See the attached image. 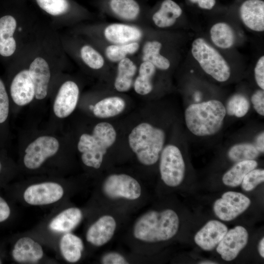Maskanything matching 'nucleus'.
I'll use <instances>...</instances> for the list:
<instances>
[{"label":"nucleus","instance_id":"f257e3e1","mask_svg":"<svg viewBox=\"0 0 264 264\" xmlns=\"http://www.w3.org/2000/svg\"><path fill=\"white\" fill-rule=\"evenodd\" d=\"M24 48L28 71L35 88L32 106H37L49 100L54 82L68 66V56L62 46L58 30L45 21H43Z\"/></svg>","mask_w":264,"mask_h":264},{"label":"nucleus","instance_id":"f03ea898","mask_svg":"<svg viewBox=\"0 0 264 264\" xmlns=\"http://www.w3.org/2000/svg\"><path fill=\"white\" fill-rule=\"evenodd\" d=\"M68 135L62 128L39 127L31 123L20 132L19 145L24 168L36 171L47 161L57 157L69 144Z\"/></svg>","mask_w":264,"mask_h":264},{"label":"nucleus","instance_id":"7ed1b4c3","mask_svg":"<svg viewBox=\"0 0 264 264\" xmlns=\"http://www.w3.org/2000/svg\"><path fill=\"white\" fill-rule=\"evenodd\" d=\"M43 22L22 12L0 15V60L9 64Z\"/></svg>","mask_w":264,"mask_h":264},{"label":"nucleus","instance_id":"20e7f679","mask_svg":"<svg viewBox=\"0 0 264 264\" xmlns=\"http://www.w3.org/2000/svg\"><path fill=\"white\" fill-rule=\"evenodd\" d=\"M80 96V87L76 81L65 72L54 82L50 91L48 126L62 128V122L75 110Z\"/></svg>","mask_w":264,"mask_h":264},{"label":"nucleus","instance_id":"39448f33","mask_svg":"<svg viewBox=\"0 0 264 264\" xmlns=\"http://www.w3.org/2000/svg\"><path fill=\"white\" fill-rule=\"evenodd\" d=\"M116 132L108 122H100L93 128L90 133L84 132L78 137L76 148L81 159L86 166L99 169L108 149L114 143Z\"/></svg>","mask_w":264,"mask_h":264},{"label":"nucleus","instance_id":"423d86ee","mask_svg":"<svg viewBox=\"0 0 264 264\" xmlns=\"http://www.w3.org/2000/svg\"><path fill=\"white\" fill-rule=\"evenodd\" d=\"M179 225L178 217L173 210L150 211L137 220L133 234L137 239L146 242L167 241L176 235Z\"/></svg>","mask_w":264,"mask_h":264},{"label":"nucleus","instance_id":"0eeeda50","mask_svg":"<svg viewBox=\"0 0 264 264\" xmlns=\"http://www.w3.org/2000/svg\"><path fill=\"white\" fill-rule=\"evenodd\" d=\"M225 107L217 100L190 105L185 111L188 130L198 136L216 134L221 128L226 115Z\"/></svg>","mask_w":264,"mask_h":264},{"label":"nucleus","instance_id":"6e6552de","mask_svg":"<svg viewBox=\"0 0 264 264\" xmlns=\"http://www.w3.org/2000/svg\"><path fill=\"white\" fill-rule=\"evenodd\" d=\"M7 66L9 79L6 86L10 102L17 110L32 105L35 97V88L27 67L24 47Z\"/></svg>","mask_w":264,"mask_h":264},{"label":"nucleus","instance_id":"1a4fd4ad","mask_svg":"<svg viewBox=\"0 0 264 264\" xmlns=\"http://www.w3.org/2000/svg\"><path fill=\"white\" fill-rule=\"evenodd\" d=\"M165 138V132L162 130L149 123H142L132 130L128 141L139 162L150 166L158 160L163 148Z\"/></svg>","mask_w":264,"mask_h":264},{"label":"nucleus","instance_id":"9d476101","mask_svg":"<svg viewBox=\"0 0 264 264\" xmlns=\"http://www.w3.org/2000/svg\"><path fill=\"white\" fill-rule=\"evenodd\" d=\"M191 52L202 69L214 79L222 82L229 78L231 72L228 63L204 39L199 38L194 40Z\"/></svg>","mask_w":264,"mask_h":264},{"label":"nucleus","instance_id":"9b49d317","mask_svg":"<svg viewBox=\"0 0 264 264\" xmlns=\"http://www.w3.org/2000/svg\"><path fill=\"white\" fill-rule=\"evenodd\" d=\"M39 7L49 17L48 22L58 30L75 26L87 16L74 11L69 0H35Z\"/></svg>","mask_w":264,"mask_h":264},{"label":"nucleus","instance_id":"f8f14e48","mask_svg":"<svg viewBox=\"0 0 264 264\" xmlns=\"http://www.w3.org/2000/svg\"><path fill=\"white\" fill-rule=\"evenodd\" d=\"M159 170L163 182L170 187H176L183 181L185 166L179 149L173 145L163 148L160 153Z\"/></svg>","mask_w":264,"mask_h":264},{"label":"nucleus","instance_id":"ddd939ff","mask_svg":"<svg viewBox=\"0 0 264 264\" xmlns=\"http://www.w3.org/2000/svg\"><path fill=\"white\" fill-rule=\"evenodd\" d=\"M103 190L110 198H123L130 200L138 198L141 193L138 182L126 174H113L109 176L103 184Z\"/></svg>","mask_w":264,"mask_h":264},{"label":"nucleus","instance_id":"4468645a","mask_svg":"<svg viewBox=\"0 0 264 264\" xmlns=\"http://www.w3.org/2000/svg\"><path fill=\"white\" fill-rule=\"evenodd\" d=\"M250 203V199L244 195L237 192L228 191L215 201L213 210L220 219L230 221L244 212Z\"/></svg>","mask_w":264,"mask_h":264},{"label":"nucleus","instance_id":"2eb2a0df","mask_svg":"<svg viewBox=\"0 0 264 264\" xmlns=\"http://www.w3.org/2000/svg\"><path fill=\"white\" fill-rule=\"evenodd\" d=\"M64 195L62 186L54 182H44L30 185L23 193L24 200L32 205H43L54 203Z\"/></svg>","mask_w":264,"mask_h":264},{"label":"nucleus","instance_id":"dca6fc26","mask_svg":"<svg viewBox=\"0 0 264 264\" xmlns=\"http://www.w3.org/2000/svg\"><path fill=\"white\" fill-rule=\"evenodd\" d=\"M248 238L246 229L243 226H237L227 231L216 247V250L224 261H232L246 246Z\"/></svg>","mask_w":264,"mask_h":264},{"label":"nucleus","instance_id":"f3484780","mask_svg":"<svg viewBox=\"0 0 264 264\" xmlns=\"http://www.w3.org/2000/svg\"><path fill=\"white\" fill-rule=\"evenodd\" d=\"M101 34L108 43L115 44L139 42L143 35L141 29L136 26L118 22L107 25Z\"/></svg>","mask_w":264,"mask_h":264},{"label":"nucleus","instance_id":"a211bd4d","mask_svg":"<svg viewBox=\"0 0 264 264\" xmlns=\"http://www.w3.org/2000/svg\"><path fill=\"white\" fill-rule=\"evenodd\" d=\"M228 231L227 227L217 220L207 222L195 235V243L205 251L217 246Z\"/></svg>","mask_w":264,"mask_h":264},{"label":"nucleus","instance_id":"6ab92c4d","mask_svg":"<svg viewBox=\"0 0 264 264\" xmlns=\"http://www.w3.org/2000/svg\"><path fill=\"white\" fill-rule=\"evenodd\" d=\"M116 226L115 220L112 217L103 216L88 228L86 234L87 241L95 246L103 245L111 239Z\"/></svg>","mask_w":264,"mask_h":264},{"label":"nucleus","instance_id":"aec40b11","mask_svg":"<svg viewBox=\"0 0 264 264\" xmlns=\"http://www.w3.org/2000/svg\"><path fill=\"white\" fill-rule=\"evenodd\" d=\"M243 23L250 29L262 32L264 30V2L262 0H247L240 9Z\"/></svg>","mask_w":264,"mask_h":264},{"label":"nucleus","instance_id":"412c9836","mask_svg":"<svg viewBox=\"0 0 264 264\" xmlns=\"http://www.w3.org/2000/svg\"><path fill=\"white\" fill-rule=\"evenodd\" d=\"M44 255L41 245L29 237H22L15 243L12 251L13 259L19 263H34Z\"/></svg>","mask_w":264,"mask_h":264},{"label":"nucleus","instance_id":"4be33fe9","mask_svg":"<svg viewBox=\"0 0 264 264\" xmlns=\"http://www.w3.org/2000/svg\"><path fill=\"white\" fill-rule=\"evenodd\" d=\"M125 100L118 96H111L103 99L94 105H89L88 109L93 114L99 118H107L116 116L125 109Z\"/></svg>","mask_w":264,"mask_h":264},{"label":"nucleus","instance_id":"5701e85b","mask_svg":"<svg viewBox=\"0 0 264 264\" xmlns=\"http://www.w3.org/2000/svg\"><path fill=\"white\" fill-rule=\"evenodd\" d=\"M82 218V213L79 209L69 208L53 219L49 223V228L56 232H68L80 223Z\"/></svg>","mask_w":264,"mask_h":264},{"label":"nucleus","instance_id":"b1692460","mask_svg":"<svg viewBox=\"0 0 264 264\" xmlns=\"http://www.w3.org/2000/svg\"><path fill=\"white\" fill-rule=\"evenodd\" d=\"M117 74L114 86L119 92L129 90L133 83V78L137 71V66L134 62L126 57L117 63Z\"/></svg>","mask_w":264,"mask_h":264},{"label":"nucleus","instance_id":"393cba45","mask_svg":"<svg viewBox=\"0 0 264 264\" xmlns=\"http://www.w3.org/2000/svg\"><path fill=\"white\" fill-rule=\"evenodd\" d=\"M181 14V8L176 2L164 0L159 10L153 15L152 20L156 26L167 28L173 25Z\"/></svg>","mask_w":264,"mask_h":264},{"label":"nucleus","instance_id":"a878e982","mask_svg":"<svg viewBox=\"0 0 264 264\" xmlns=\"http://www.w3.org/2000/svg\"><path fill=\"white\" fill-rule=\"evenodd\" d=\"M162 44L157 41H148L142 47V60L152 63L156 68L165 70L170 66V61L160 54Z\"/></svg>","mask_w":264,"mask_h":264},{"label":"nucleus","instance_id":"bb28decb","mask_svg":"<svg viewBox=\"0 0 264 264\" xmlns=\"http://www.w3.org/2000/svg\"><path fill=\"white\" fill-rule=\"evenodd\" d=\"M60 248L62 256L66 261L75 263L81 257L84 244L79 237L71 233H66L61 239Z\"/></svg>","mask_w":264,"mask_h":264},{"label":"nucleus","instance_id":"cd10ccee","mask_svg":"<svg viewBox=\"0 0 264 264\" xmlns=\"http://www.w3.org/2000/svg\"><path fill=\"white\" fill-rule=\"evenodd\" d=\"M156 67L151 63L142 61L138 69V75L133 82V88L138 94L145 95L153 90L152 79Z\"/></svg>","mask_w":264,"mask_h":264},{"label":"nucleus","instance_id":"c85d7f7f","mask_svg":"<svg viewBox=\"0 0 264 264\" xmlns=\"http://www.w3.org/2000/svg\"><path fill=\"white\" fill-rule=\"evenodd\" d=\"M257 165V162L254 160L238 162L224 174L222 182L225 185L237 187L241 184L245 176Z\"/></svg>","mask_w":264,"mask_h":264},{"label":"nucleus","instance_id":"c756f323","mask_svg":"<svg viewBox=\"0 0 264 264\" xmlns=\"http://www.w3.org/2000/svg\"><path fill=\"white\" fill-rule=\"evenodd\" d=\"M210 36L216 46L223 49L231 47L236 38L232 27L225 22H218L213 25L210 29Z\"/></svg>","mask_w":264,"mask_h":264},{"label":"nucleus","instance_id":"7c9ffc66","mask_svg":"<svg viewBox=\"0 0 264 264\" xmlns=\"http://www.w3.org/2000/svg\"><path fill=\"white\" fill-rule=\"evenodd\" d=\"M110 6L118 17L126 21H132L138 17L140 8L135 0H110Z\"/></svg>","mask_w":264,"mask_h":264},{"label":"nucleus","instance_id":"2f4dec72","mask_svg":"<svg viewBox=\"0 0 264 264\" xmlns=\"http://www.w3.org/2000/svg\"><path fill=\"white\" fill-rule=\"evenodd\" d=\"M139 47V42L120 44H110L106 47L104 54L109 61L118 63L128 55L136 53Z\"/></svg>","mask_w":264,"mask_h":264},{"label":"nucleus","instance_id":"473e14b6","mask_svg":"<svg viewBox=\"0 0 264 264\" xmlns=\"http://www.w3.org/2000/svg\"><path fill=\"white\" fill-rule=\"evenodd\" d=\"M260 153L254 144L243 143L233 146L228 152V156L231 161L238 162L254 160Z\"/></svg>","mask_w":264,"mask_h":264},{"label":"nucleus","instance_id":"72a5a7b5","mask_svg":"<svg viewBox=\"0 0 264 264\" xmlns=\"http://www.w3.org/2000/svg\"><path fill=\"white\" fill-rule=\"evenodd\" d=\"M249 107V102L245 96L236 94L228 101L225 108L226 113L229 115L242 117L247 113Z\"/></svg>","mask_w":264,"mask_h":264},{"label":"nucleus","instance_id":"f704fd0d","mask_svg":"<svg viewBox=\"0 0 264 264\" xmlns=\"http://www.w3.org/2000/svg\"><path fill=\"white\" fill-rule=\"evenodd\" d=\"M10 104L6 85L0 78V125L5 124L9 118Z\"/></svg>","mask_w":264,"mask_h":264},{"label":"nucleus","instance_id":"c9c22d12","mask_svg":"<svg viewBox=\"0 0 264 264\" xmlns=\"http://www.w3.org/2000/svg\"><path fill=\"white\" fill-rule=\"evenodd\" d=\"M264 181V169L255 168L245 176L241 184L244 191L248 192L253 190Z\"/></svg>","mask_w":264,"mask_h":264},{"label":"nucleus","instance_id":"e433bc0d","mask_svg":"<svg viewBox=\"0 0 264 264\" xmlns=\"http://www.w3.org/2000/svg\"><path fill=\"white\" fill-rule=\"evenodd\" d=\"M253 107L257 112L261 115H264V89L256 91L251 98Z\"/></svg>","mask_w":264,"mask_h":264},{"label":"nucleus","instance_id":"4c0bfd02","mask_svg":"<svg viewBox=\"0 0 264 264\" xmlns=\"http://www.w3.org/2000/svg\"><path fill=\"white\" fill-rule=\"evenodd\" d=\"M254 75L258 86L264 89V56H261L258 60L254 69Z\"/></svg>","mask_w":264,"mask_h":264},{"label":"nucleus","instance_id":"58836bf2","mask_svg":"<svg viewBox=\"0 0 264 264\" xmlns=\"http://www.w3.org/2000/svg\"><path fill=\"white\" fill-rule=\"evenodd\" d=\"M101 262L104 264H128L125 258L116 252H110L104 255Z\"/></svg>","mask_w":264,"mask_h":264},{"label":"nucleus","instance_id":"ea45409f","mask_svg":"<svg viewBox=\"0 0 264 264\" xmlns=\"http://www.w3.org/2000/svg\"><path fill=\"white\" fill-rule=\"evenodd\" d=\"M10 214V209L8 204L0 197V222L5 220Z\"/></svg>","mask_w":264,"mask_h":264},{"label":"nucleus","instance_id":"a19ab883","mask_svg":"<svg viewBox=\"0 0 264 264\" xmlns=\"http://www.w3.org/2000/svg\"><path fill=\"white\" fill-rule=\"evenodd\" d=\"M193 3H197L199 7L210 10L215 5L216 0H190Z\"/></svg>","mask_w":264,"mask_h":264},{"label":"nucleus","instance_id":"79ce46f5","mask_svg":"<svg viewBox=\"0 0 264 264\" xmlns=\"http://www.w3.org/2000/svg\"><path fill=\"white\" fill-rule=\"evenodd\" d=\"M255 146L259 152L264 153V133L263 132L260 133L256 138Z\"/></svg>","mask_w":264,"mask_h":264},{"label":"nucleus","instance_id":"37998d69","mask_svg":"<svg viewBox=\"0 0 264 264\" xmlns=\"http://www.w3.org/2000/svg\"><path fill=\"white\" fill-rule=\"evenodd\" d=\"M258 251L262 257L264 258V239L263 238L258 244Z\"/></svg>","mask_w":264,"mask_h":264},{"label":"nucleus","instance_id":"c03bdc74","mask_svg":"<svg viewBox=\"0 0 264 264\" xmlns=\"http://www.w3.org/2000/svg\"><path fill=\"white\" fill-rule=\"evenodd\" d=\"M200 264H217V263L214 262H212V261H203L201 263H200Z\"/></svg>","mask_w":264,"mask_h":264},{"label":"nucleus","instance_id":"a18cd8bd","mask_svg":"<svg viewBox=\"0 0 264 264\" xmlns=\"http://www.w3.org/2000/svg\"><path fill=\"white\" fill-rule=\"evenodd\" d=\"M1 162L0 161V171L1 170Z\"/></svg>","mask_w":264,"mask_h":264},{"label":"nucleus","instance_id":"49530a36","mask_svg":"<svg viewBox=\"0 0 264 264\" xmlns=\"http://www.w3.org/2000/svg\"><path fill=\"white\" fill-rule=\"evenodd\" d=\"M0 264H1V260H0Z\"/></svg>","mask_w":264,"mask_h":264}]
</instances>
